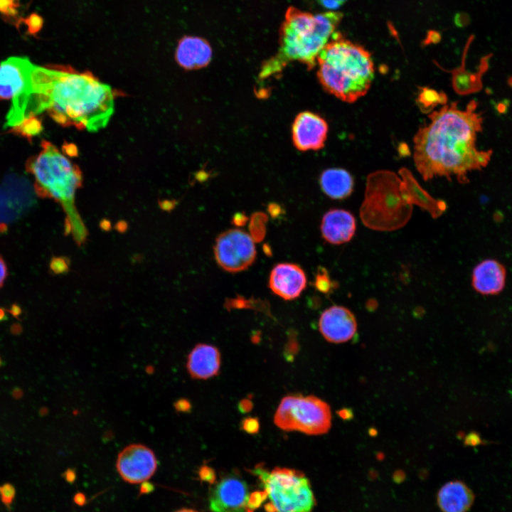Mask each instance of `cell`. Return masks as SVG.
<instances>
[{
	"label": "cell",
	"instance_id": "cell-40",
	"mask_svg": "<svg viewBox=\"0 0 512 512\" xmlns=\"http://www.w3.org/2000/svg\"><path fill=\"white\" fill-rule=\"evenodd\" d=\"M11 394L15 399H19L23 396V391L19 388H15Z\"/></svg>",
	"mask_w": 512,
	"mask_h": 512
},
{
	"label": "cell",
	"instance_id": "cell-14",
	"mask_svg": "<svg viewBox=\"0 0 512 512\" xmlns=\"http://www.w3.org/2000/svg\"><path fill=\"white\" fill-rule=\"evenodd\" d=\"M319 327L326 341L340 343L352 338L357 330V322L351 310L334 305L325 309L321 314Z\"/></svg>",
	"mask_w": 512,
	"mask_h": 512
},
{
	"label": "cell",
	"instance_id": "cell-43",
	"mask_svg": "<svg viewBox=\"0 0 512 512\" xmlns=\"http://www.w3.org/2000/svg\"><path fill=\"white\" fill-rule=\"evenodd\" d=\"M175 512H198V511H195V510H193V509H191V508H181V509L178 510V511H175Z\"/></svg>",
	"mask_w": 512,
	"mask_h": 512
},
{
	"label": "cell",
	"instance_id": "cell-12",
	"mask_svg": "<svg viewBox=\"0 0 512 512\" xmlns=\"http://www.w3.org/2000/svg\"><path fill=\"white\" fill-rule=\"evenodd\" d=\"M251 496L245 481L229 474L210 490L209 508L212 512H245L250 508Z\"/></svg>",
	"mask_w": 512,
	"mask_h": 512
},
{
	"label": "cell",
	"instance_id": "cell-5",
	"mask_svg": "<svg viewBox=\"0 0 512 512\" xmlns=\"http://www.w3.org/2000/svg\"><path fill=\"white\" fill-rule=\"evenodd\" d=\"M41 147L40 153L26 164L27 171L35 178L36 192L62 205L67 215L65 233L72 234L76 243L81 245L87 235L75 205V193L82 182L81 171L51 143L43 141Z\"/></svg>",
	"mask_w": 512,
	"mask_h": 512
},
{
	"label": "cell",
	"instance_id": "cell-44",
	"mask_svg": "<svg viewBox=\"0 0 512 512\" xmlns=\"http://www.w3.org/2000/svg\"><path fill=\"white\" fill-rule=\"evenodd\" d=\"M6 230V225L2 223L0 224V232L5 231Z\"/></svg>",
	"mask_w": 512,
	"mask_h": 512
},
{
	"label": "cell",
	"instance_id": "cell-6",
	"mask_svg": "<svg viewBox=\"0 0 512 512\" xmlns=\"http://www.w3.org/2000/svg\"><path fill=\"white\" fill-rule=\"evenodd\" d=\"M412 206L407 201L402 181L390 173L368 177L365 198L360 208L361 221L378 231H393L410 220Z\"/></svg>",
	"mask_w": 512,
	"mask_h": 512
},
{
	"label": "cell",
	"instance_id": "cell-28",
	"mask_svg": "<svg viewBox=\"0 0 512 512\" xmlns=\"http://www.w3.org/2000/svg\"><path fill=\"white\" fill-rule=\"evenodd\" d=\"M464 443L465 446L476 447L488 444L489 442L483 440L479 432L472 431L466 436Z\"/></svg>",
	"mask_w": 512,
	"mask_h": 512
},
{
	"label": "cell",
	"instance_id": "cell-19",
	"mask_svg": "<svg viewBox=\"0 0 512 512\" xmlns=\"http://www.w3.org/2000/svg\"><path fill=\"white\" fill-rule=\"evenodd\" d=\"M186 367L189 375L194 379L212 378L220 370V351L212 345L197 344L188 356Z\"/></svg>",
	"mask_w": 512,
	"mask_h": 512
},
{
	"label": "cell",
	"instance_id": "cell-33",
	"mask_svg": "<svg viewBox=\"0 0 512 512\" xmlns=\"http://www.w3.org/2000/svg\"><path fill=\"white\" fill-rule=\"evenodd\" d=\"M6 276L7 267L3 258L0 256V287L4 284Z\"/></svg>",
	"mask_w": 512,
	"mask_h": 512
},
{
	"label": "cell",
	"instance_id": "cell-30",
	"mask_svg": "<svg viewBox=\"0 0 512 512\" xmlns=\"http://www.w3.org/2000/svg\"><path fill=\"white\" fill-rule=\"evenodd\" d=\"M346 1L347 0H318L322 6L330 10L337 9Z\"/></svg>",
	"mask_w": 512,
	"mask_h": 512
},
{
	"label": "cell",
	"instance_id": "cell-25",
	"mask_svg": "<svg viewBox=\"0 0 512 512\" xmlns=\"http://www.w3.org/2000/svg\"><path fill=\"white\" fill-rule=\"evenodd\" d=\"M315 287L320 292L326 293L330 291L333 287L332 282L325 269H319L315 281Z\"/></svg>",
	"mask_w": 512,
	"mask_h": 512
},
{
	"label": "cell",
	"instance_id": "cell-13",
	"mask_svg": "<svg viewBox=\"0 0 512 512\" xmlns=\"http://www.w3.org/2000/svg\"><path fill=\"white\" fill-rule=\"evenodd\" d=\"M328 124L320 115L305 111L295 118L292 128V141L300 151L319 150L324 146Z\"/></svg>",
	"mask_w": 512,
	"mask_h": 512
},
{
	"label": "cell",
	"instance_id": "cell-8",
	"mask_svg": "<svg viewBox=\"0 0 512 512\" xmlns=\"http://www.w3.org/2000/svg\"><path fill=\"white\" fill-rule=\"evenodd\" d=\"M329 405L314 396L284 397L275 412V425L284 431H298L309 435L326 433L331 427Z\"/></svg>",
	"mask_w": 512,
	"mask_h": 512
},
{
	"label": "cell",
	"instance_id": "cell-27",
	"mask_svg": "<svg viewBox=\"0 0 512 512\" xmlns=\"http://www.w3.org/2000/svg\"><path fill=\"white\" fill-rule=\"evenodd\" d=\"M241 429L250 434L257 433L260 430V422L258 419L252 417H247L243 419L241 422Z\"/></svg>",
	"mask_w": 512,
	"mask_h": 512
},
{
	"label": "cell",
	"instance_id": "cell-10",
	"mask_svg": "<svg viewBox=\"0 0 512 512\" xmlns=\"http://www.w3.org/2000/svg\"><path fill=\"white\" fill-rule=\"evenodd\" d=\"M213 251L218 265L229 272L247 269L256 258L252 237L240 229H230L220 233L215 240Z\"/></svg>",
	"mask_w": 512,
	"mask_h": 512
},
{
	"label": "cell",
	"instance_id": "cell-42",
	"mask_svg": "<svg viewBox=\"0 0 512 512\" xmlns=\"http://www.w3.org/2000/svg\"><path fill=\"white\" fill-rule=\"evenodd\" d=\"M6 311L4 309L0 308V322L7 319Z\"/></svg>",
	"mask_w": 512,
	"mask_h": 512
},
{
	"label": "cell",
	"instance_id": "cell-11",
	"mask_svg": "<svg viewBox=\"0 0 512 512\" xmlns=\"http://www.w3.org/2000/svg\"><path fill=\"white\" fill-rule=\"evenodd\" d=\"M116 468L126 482L142 484L147 481L156 472L157 459L154 452L147 446L132 444L119 453Z\"/></svg>",
	"mask_w": 512,
	"mask_h": 512
},
{
	"label": "cell",
	"instance_id": "cell-31",
	"mask_svg": "<svg viewBox=\"0 0 512 512\" xmlns=\"http://www.w3.org/2000/svg\"><path fill=\"white\" fill-rule=\"evenodd\" d=\"M252 408V402L250 399L245 398L242 400L238 405L239 410L242 413L250 412Z\"/></svg>",
	"mask_w": 512,
	"mask_h": 512
},
{
	"label": "cell",
	"instance_id": "cell-45",
	"mask_svg": "<svg viewBox=\"0 0 512 512\" xmlns=\"http://www.w3.org/2000/svg\"><path fill=\"white\" fill-rule=\"evenodd\" d=\"M1 359H0V366H1Z\"/></svg>",
	"mask_w": 512,
	"mask_h": 512
},
{
	"label": "cell",
	"instance_id": "cell-17",
	"mask_svg": "<svg viewBox=\"0 0 512 512\" xmlns=\"http://www.w3.org/2000/svg\"><path fill=\"white\" fill-rule=\"evenodd\" d=\"M175 57L178 64L186 70H196L209 64L212 49L204 38L185 36L178 43Z\"/></svg>",
	"mask_w": 512,
	"mask_h": 512
},
{
	"label": "cell",
	"instance_id": "cell-1",
	"mask_svg": "<svg viewBox=\"0 0 512 512\" xmlns=\"http://www.w3.org/2000/svg\"><path fill=\"white\" fill-rule=\"evenodd\" d=\"M476 106L474 100L465 110L459 109L457 102L445 105L429 114L430 123L417 130L413 139V159L425 181L435 177L451 181L456 177L466 183L469 172L488 164L492 151L476 146L483 123Z\"/></svg>",
	"mask_w": 512,
	"mask_h": 512
},
{
	"label": "cell",
	"instance_id": "cell-32",
	"mask_svg": "<svg viewBox=\"0 0 512 512\" xmlns=\"http://www.w3.org/2000/svg\"><path fill=\"white\" fill-rule=\"evenodd\" d=\"M175 407L178 411L188 412L191 409V404L187 400L181 399L176 402Z\"/></svg>",
	"mask_w": 512,
	"mask_h": 512
},
{
	"label": "cell",
	"instance_id": "cell-26",
	"mask_svg": "<svg viewBox=\"0 0 512 512\" xmlns=\"http://www.w3.org/2000/svg\"><path fill=\"white\" fill-rule=\"evenodd\" d=\"M23 21L27 25L30 34H36L38 33L43 25V18L36 13L31 14L28 18L23 19Z\"/></svg>",
	"mask_w": 512,
	"mask_h": 512
},
{
	"label": "cell",
	"instance_id": "cell-39",
	"mask_svg": "<svg viewBox=\"0 0 512 512\" xmlns=\"http://www.w3.org/2000/svg\"><path fill=\"white\" fill-rule=\"evenodd\" d=\"M338 415H339L341 418H343V419H344V420H346V419H349V417H351L352 413H351V412L349 410L343 409V410H341L338 412Z\"/></svg>",
	"mask_w": 512,
	"mask_h": 512
},
{
	"label": "cell",
	"instance_id": "cell-16",
	"mask_svg": "<svg viewBox=\"0 0 512 512\" xmlns=\"http://www.w3.org/2000/svg\"><path fill=\"white\" fill-rule=\"evenodd\" d=\"M323 238L330 244L341 245L353 237L356 223L354 216L343 209H332L326 212L320 226Z\"/></svg>",
	"mask_w": 512,
	"mask_h": 512
},
{
	"label": "cell",
	"instance_id": "cell-24",
	"mask_svg": "<svg viewBox=\"0 0 512 512\" xmlns=\"http://www.w3.org/2000/svg\"><path fill=\"white\" fill-rule=\"evenodd\" d=\"M16 496V489L10 483H5L0 486V499L2 503L10 511Z\"/></svg>",
	"mask_w": 512,
	"mask_h": 512
},
{
	"label": "cell",
	"instance_id": "cell-34",
	"mask_svg": "<svg viewBox=\"0 0 512 512\" xmlns=\"http://www.w3.org/2000/svg\"><path fill=\"white\" fill-rule=\"evenodd\" d=\"M153 490H154V486L147 481H144V482L142 483L139 494L142 495V494H149V492L152 491Z\"/></svg>",
	"mask_w": 512,
	"mask_h": 512
},
{
	"label": "cell",
	"instance_id": "cell-38",
	"mask_svg": "<svg viewBox=\"0 0 512 512\" xmlns=\"http://www.w3.org/2000/svg\"><path fill=\"white\" fill-rule=\"evenodd\" d=\"M22 330V326L19 324H14L11 327V332L14 335L21 334Z\"/></svg>",
	"mask_w": 512,
	"mask_h": 512
},
{
	"label": "cell",
	"instance_id": "cell-29",
	"mask_svg": "<svg viewBox=\"0 0 512 512\" xmlns=\"http://www.w3.org/2000/svg\"><path fill=\"white\" fill-rule=\"evenodd\" d=\"M50 267L56 274L64 272L68 270V265L62 257H53L51 260Z\"/></svg>",
	"mask_w": 512,
	"mask_h": 512
},
{
	"label": "cell",
	"instance_id": "cell-4",
	"mask_svg": "<svg viewBox=\"0 0 512 512\" xmlns=\"http://www.w3.org/2000/svg\"><path fill=\"white\" fill-rule=\"evenodd\" d=\"M317 77L324 90L343 102L352 103L365 96L374 79L368 50L335 32L319 53Z\"/></svg>",
	"mask_w": 512,
	"mask_h": 512
},
{
	"label": "cell",
	"instance_id": "cell-37",
	"mask_svg": "<svg viewBox=\"0 0 512 512\" xmlns=\"http://www.w3.org/2000/svg\"><path fill=\"white\" fill-rule=\"evenodd\" d=\"M74 501L79 506H83L85 503L86 498L83 494L78 493L74 497Z\"/></svg>",
	"mask_w": 512,
	"mask_h": 512
},
{
	"label": "cell",
	"instance_id": "cell-20",
	"mask_svg": "<svg viewBox=\"0 0 512 512\" xmlns=\"http://www.w3.org/2000/svg\"><path fill=\"white\" fill-rule=\"evenodd\" d=\"M474 499L471 489L459 480L447 482L437 494L438 506L442 512H467Z\"/></svg>",
	"mask_w": 512,
	"mask_h": 512
},
{
	"label": "cell",
	"instance_id": "cell-23",
	"mask_svg": "<svg viewBox=\"0 0 512 512\" xmlns=\"http://www.w3.org/2000/svg\"><path fill=\"white\" fill-rule=\"evenodd\" d=\"M13 128L16 132L23 136L31 137L40 133L42 129V126L38 119L35 117H31L23 120L19 125Z\"/></svg>",
	"mask_w": 512,
	"mask_h": 512
},
{
	"label": "cell",
	"instance_id": "cell-3",
	"mask_svg": "<svg viewBox=\"0 0 512 512\" xmlns=\"http://www.w3.org/2000/svg\"><path fill=\"white\" fill-rule=\"evenodd\" d=\"M342 18L343 14L338 11L314 15L289 7L279 30V49L262 65L259 80L278 75L292 61L314 68L319 53L330 41Z\"/></svg>",
	"mask_w": 512,
	"mask_h": 512
},
{
	"label": "cell",
	"instance_id": "cell-21",
	"mask_svg": "<svg viewBox=\"0 0 512 512\" xmlns=\"http://www.w3.org/2000/svg\"><path fill=\"white\" fill-rule=\"evenodd\" d=\"M402 188L407 201L427 211L433 218L441 216L447 208L446 203L436 200L422 188L412 176L405 171L402 173Z\"/></svg>",
	"mask_w": 512,
	"mask_h": 512
},
{
	"label": "cell",
	"instance_id": "cell-22",
	"mask_svg": "<svg viewBox=\"0 0 512 512\" xmlns=\"http://www.w3.org/2000/svg\"><path fill=\"white\" fill-rule=\"evenodd\" d=\"M323 192L332 199H343L353 190L354 181L348 171L343 169L331 168L322 172L319 178Z\"/></svg>",
	"mask_w": 512,
	"mask_h": 512
},
{
	"label": "cell",
	"instance_id": "cell-2",
	"mask_svg": "<svg viewBox=\"0 0 512 512\" xmlns=\"http://www.w3.org/2000/svg\"><path fill=\"white\" fill-rule=\"evenodd\" d=\"M32 90L30 116L46 111L63 126L97 132L114 112L113 90L89 73L35 65Z\"/></svg>",
	"mask_w": 512,
	"mask_h": 512
},
{
	"label": "cell",
	"instance_id": "cell-7",
	"mask_svg": "<svg viewBox=\"0 0 512 512\" xmlns=\"http://www.w3.org/2000/svg\"><path fill=\"white\" fill-rule=\"evenodd\" d=\"M253 472L269 500V512H312L316 501L310 482L303 473L280 467L269 471L260 466Z\"/></svg>",
	"mask_w": 512,
	"mask_h": 512
},
{
	"label": "cell",
	"instance_id": "cell-9",
	"mask_svg": "<svg viewBox=\"0 0 512 512\" xmlns=\"http://www.w3.org/2000/svg\"><path fill=\"white\" fill-rule=\"evenodd\" d=\"M34 67L26 57H10L0 63V99L12 102L6 127H15L27 119Z\"/></svg>",
	"mask_w": 512,
	"mask_h": 512
},
{
	"label": "cell",
	"instance_id": "cell-36",
	"mask_svg": "<svg viewBox=\"0 0 512 512\" xmlns=\"http://www.w3.org/2000/svg\"><path fill=\"white\" fill-rule=\"evenodd\" d=\"M8 311L14 317L18 318L21 314L22 310L18 304H14Z\"/></svg>",
	"mask_w": 512,
	"mask_h": 512
},
{
	"label": "cell",
	"instance_id": "cell-35",
	"mask_svg": "<svg viewBox=\"0 0 512 512\" xmlns=\"http://www.w3.org/2000/svg\"><path fill=\"white\" fill-rule=\"evenodd\" d=\"M200 474L201 477L206 480L210 479L212 475L213 474V471H211V469L205 466L201 469Z\"/></svg>",
	"mask_w": 512,
	"mask_h": 512
},
{
	"label": "cell",
	"instance_id": "cell-18",
	"mask_svg": "<svg viewBox=\"0 0 512 512\" xmlns=\"http://www.w3.org/2000/svg\"><path fill=\"white\" fill-rule=\"evenodd\" d=\"M506 271L504 266L493 259L485 260L473 270V288L483 295L500 293L506 284Z\"/></svg>",
	"mask_w": 512,
	"mask_h": 512
},
{
	"label": "cell",
	"instance_id": "cell-15",
	"mask_svg": "<svg viewBox=\"0 0 512 512\" xmlns=\"http://www.w3.org/2000/svg\"><path fill=\"white\" fill-rule=\"evenodd\" d=\"M306 286L305 272L296 264H277L270 274V288L284 299L292 300L299 297Z\"/></svg>",
	"mask_w": 512,
	"mask_h": 512
},
{
	"label": "cell",
	"instance_id": "cell-41",
	"mask_svg": "<svg viewBox=\"0 0 512 512\" xmlns=\"http://www.w3.org/2000/svg\"><path fill=\"white\" fill-rule=\"evenodd\" d=\"M65 478L68 482H73L75 478V473H73V471H70L69 470L65 472Z\"/></svg>",
	"mask_w": 512,
	"mask_h": 512
}]
</instances>
